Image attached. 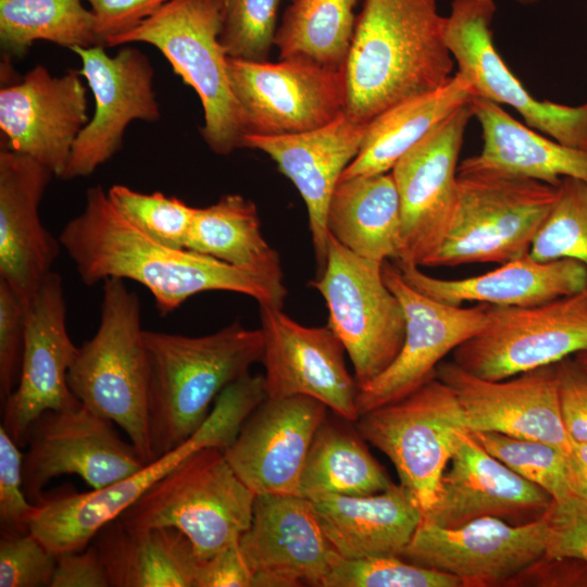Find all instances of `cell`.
Here are the masks:
<instances>
[{
    "instance_id": "obj_1",
    "label": "cell",
    "mask_w": 587,
    "mask_h": 587,
    "mask_svg": "<svg viewBox=\"0 0 587 587\" xmlns=\"http://www.w3.org/2000/svg\"><path fill=\"white\" fill-rule=\"evenodd\" d=\"M59 241L85 285L135 280L151 292L161 314L209 290L242 294L280 309L287 295L284 284L262 274L152 240L116 210L101 185L87 190L85 208L64 225Z\"/></svg>"
},
{
    "instance_id": "obj_2",
    "label": "cell",
    "mask_w": 587,
    "mask_h": 587,
    "mask_svg": "<svg viewBox=\"0 0 587 587\" xmlns=\"http://www.w3.org/2000/svg\"><path fill=\"white\" fill-rule=\"evenodd\" d=\"M437 0H363L345 64V113L367 125L454 74Z\"/></svg>"
},
{
    "instance_id": "obj_3",
    "label": "cell",
    "mask_w": 587,
    "mask_h": 587,
    "mask_svg": "<svg viewBox=\"0 0 587 587\" xmlns=\"http://www.w3.org/2000/svg\"><path fill=\"white\" fill-rule=\"evenodd\" d=\"M153 461L189 439L229 384L262 361L261 328L239 322L204 336L145 330Z\"/></svg>"
},
{
    "instance_id": "obj_4",
    "label": "cell",
    "mask_w": 587,
    "mask_h": 587,
    "mask_svg": "<svg viewBox=\"0 0 587 587\" xmlns=\"http://www.w3.org/2000/svg\"><path fill=\"white\" fill-rule=\"evenodd\" d=\"M265 398L261 374L241 376L217 396L208 417L189 439L136 473L89 492L42 496L30 520V533L55 554L86 549L101 527L189 455L207 447L225 450Z\"/></svg>"
},
{
    "instance_id": "obj_5",
    "label": "cell",
    "mask_w": 587,
    "mask_h": 587,
    "mask_svg": "<svg viewBox=\"0 0 587 587\" xmlns=\"http://www.w3.org/2000/svg\"><path fill=\"white\" fill-rule=\"evenodd\" d=\"M140 301L121 278H107L96 334L78 347L67 372L74 396L128 436L145 463L149 436V361Z\"/></svg>"
},
{
    "instance_id": "obj_6",
    "label": "cell",
    "mask_w": 587,
    "mask_h": 587,
    "mask_svg": "<svg viewBox=\"0 0 587 587\" xmlns=\"http://www.w3.org/2000/svg\"><path fill=\"white\" fill-rule=\"evenodd\" d=\"M223 9L224 0H171L136 27L109 39L104 47L143 42L161 51L173 71L199 96L203 140L214 153L227 155L242 148L248 129L220 40Z\"/></svg>"
},
{
    "instance_id": "obj_7",
    "label": "cell",
    "mask_w": 587,
    "mask_h": 587,
    "mask_svg": "<svg viewBox=\"0 0 587 587\" xmlns=\"http://www.w3.org/2000/svg\"><path fill=\"white\" fill-rule=\"evenodd\" d=\"M559 186L490 170L458 168V204L437 252L424 266L503 264L529 254Z\"/></svg>"
},
{
    "instance_id": "obj_8",
    "label": "cell",
    "mask_w": 587,
    "mask_h": 587,
    "mask_svg": "<svg viewBox=\"0 0 587 587\" xmlns=\"http://www.w3.org/2000/svg\"><path fill=\"white\" fill-rule=\"evenodd\" d=\"M257 495L238 477L224 451L189 455L117 517L134 528L173 527L199 560L238 544L250 526Z\"/></svg>"
},
{
    "instance_id": "obj_9",
    "label": "cell",
    "mask_w": 587,
    "mask_h": 587,
    "mask_svg": "<svg viewBox=\"0 0 587 587\" xmlns=\"http://www.w3.org/2000/svg\"><path fill=\"white\" fill-rule=\"evenodd\" d=\"M383 263L354 254L328 233L324 270L310 283L325 300L328 326L351 360L358 387L382 374L404 340L403 309L384 280Z\"/></svg>"
},
{
    "instance_id": "obj_10",
    "label": "cell",
    "mask_w": 587,
    "mask_h": 587,
    "mask_svg": "<svg viewBox=\"0 0 587 587\" xmlns=\"http://www.w3.org/2000/svg\"><path fill=\"white\" fill-rule=\"evenodd\" d=\"M355 427L394 464L424 514L450 462L455 435L467 429L454 391L437 376L407 396L360 415Z\"/></svg>"
},
{
    "instance_id": "obj_11",
    "label": "cell",
    "mask_w": 587,
    "mask_h": 587,
    "mask_svg": "<svg viewBox=\"0 0 587 587\" xmlns=\"http://www.w3.org/2000/svg\"><path fill=\"white\" fill-rule=\"evenodd\" d=\"M587 350V287L532 307L487 310L483 328L453 353L464 371L500 380Z\"/></svg>"
},
{
    "instance_id": "obj_12",
    "label": "cell",
    "mask_w": 587,
    "mask_h": 587,
    "mask_svg": "<svg viewBox=\"0 0 587 587\" xmlns=\"http://www.w3.org/2000/svg\"><path fill=\"white\" fill-rule=\"evenodd\" d=\"M228 74L248 134L302 133L326 125L345 110V67L304 59L228 58Z\"/></svg>"
},
{
    "instance_id": "obj_13",
    "label": "cell",
    "mask_w": 587,
    "mask_h": 587,
    "mask_svg": "<svg viewBox=\"0 0 587 587\" xmlns=\"http://www.w3.org/2000/svg\"><path fill=\"white\" fill-rule=\"evenodd\" d=\"M114 425L82 402L39 415L28 430L23 457V488L29 501L38 503L43 487L63 474H75L100 489L143 467L147 463Z\"/></svg>"
},
{
    "instance_id": "obj_14",
    "label": "cell",
    "mask_w": 587,
    "mask_h": 587,
    "mask_svg": "<svg viewBox=\"0 0 587 587\" xmlns=\"http://www.w3.org/2000/svg\"><path fill=\"white\" fill-rule=\"evenodd\" d=\"M495 0H453L446 16L445 36L458 73L475 96L513 108L528 127L552 139L587 149V103L570 107L537 100L509 70L498 53L491 33Z\"/></svg>"
},
{
    "instance_id": "obj_15",
    "label": "cell",
    "mask_w": 587,
    "mask_h": 587,
    "mask_svg": "<svg viewBox=\"0 0 587 587\" xmlns=\"http://www.w3.org/2000/svg\"><path fill=\"white\" fill-rule=\"evenodd\" d=\"M471 102L409 149L390 171L401 207L402 253L396 263L425 265L444 242L458 204V159Z\"/></svg>"
},
{
    "instance_id": "obj_16",
    "label": "cell",
    "mask_w": 587,
    "mask_h": 587,
    "mask_svg": "<svg viewBox=\"0 0 587 587\" xmlns=\"http://www.w3.org/2000/svg\"><path fill=\"white\" fill-rule=\"evenodd\" d=\"M547 535V515L525 524L487 516L454 528L422 517L399 557L454 575L463 587L505 586L545 555Z\"/></svg>"
},
{
    "instance_id": "obj_17",
    "label": "cell",
    "mask_w": 587,
    "mask_h": 587,
    "mask_svg": "<svg viewBox=\"0 0 587 587\" xmlns=\"http://www.w3.org/2000/svg\"><path fill=\"white\" fill-rule=\"evenodd\" d=\"M383 277L402 305L405 335L394 362L358 387L359 415L407 396L436 376L442 359L483 328L489 307L478 303L464 308L436 301L411 287L398 265L388 261L383 263Z\"/></svg>"
},
{
    "instance_id": "obj_18",
    "label": "cell",
    "mask_w": 587,
    "mask_h": 587,
    "mask_svg": "<svg viewBox=\"0 0 587 587\" xmlns=\"http://www.w3.org/2000/svg\"><path fill=\"white\" fill-rule=\"evenodd\" d=\"M80 59V75L95 98V112L79 133L62 179L92 174L123 145L130 122H155L161 117L149 58L134 47L121 48L109 55L104 46L74 48Z\"/></svg>"
},
{
    "instance_id": "obj_19",
    "label": "cell",
    "mask_w": 587,
    "mask_h": 587,
    "mask_svg": "<svg viewBox=\"0 0 587 587\" xmlns=\"http://www.w3.org/2000/svg\"><path fill=\"white\" fill-rule=\"evenodd\" d=\"M259 305L266 397L308 396L334 414L357 422L358 385L346 367V350L332 328L308 327L280 308Z\"/></svg>"
},
{
    "instance_id": "obj_20",
    "label": "cell",
    "mask_w": 587,
    "mask_h": 587,
    "mask_svg": "<svg viewBox=\"0 0 587 587\" xmlns=\"http://www.w3.org/2000/svg\"><path fill=\"white\" fill-rule=\"evenodd\" d=\"M80 73L53 76L37 64L20 80L2 83V147L33 158L62 178L85 125L87 90Z\"/></svg>"
},
{
    "instance_id": "obj_21",
    "label": "cell",
    "mask_w": 587,
    "mask_h": 587,
    "mask_svg": "<svg viewBox=\"0 0 587 587\" xmlns=\"http://www.w3.org/2000/svg\"><path fill=\"white\" fill-rule=\"evenodd\" d=\"M77 350L67 333L62 279L51 272L27 305L18 383L2 402L1 426L20 447L43 412L80 403L67 384Z\"/></svg>"
},
{
    "instance_id": "obj_22",
    "label": "cell",
    "mask_w": 587,
    "mask_h": 587,
    "mask_svg": "<svg viewBox=\"0 0 587 587\" xmlns=\"http://www.w3.org/2000/svg\"><path fill=\"white\" fill-rule=\"evenodd\" d=\"M436 376L454 391L469 430L540 440L567 454L572 450L574 440L560 412L555 364L489 380L441 361Z\"/></svg>"
},
{
    "instance_id": "obj_23",
    "label": "cell",
    "mask_w": 587,
    "mask_h": 587,
    "mask_svg": "<svg viewBox=\"0 0 587 587\" xmlns=\"http://www.w3.org/2000/svg\"><path fill=\"white\" fill-rule=\"evenodd\" d=\"M450 462L433 505L423 514L430 523L454 528L490 516L525 524L545 516L553 503L545 489L486 451L469 429L457 433Z\"/></svg>"
},
{
    "instance_id": "obj_24",
    "label": "cell",
    "mask_w": 587,
    "mask_h": 587,
    "mask_svg": "<svg viewBox=\"0 0 587 587\" xmlns=\"http://www.w3.org/2000/svg\"><path fill=\"white\" fill-rule=\"evenodd\" d=\"M327 409L308 396L266 397L246 419L224 454L257 496H298L309 448Z\"/></svg>"
},
{
    "instance_id": "obj_25",
    "label": "cell",
    "mask_w": 587,
    "mask_h": 587,
    "mask_svg": "<svg viewBox=\"0 0 587 587\" xmlns=\"http://www.w3.org/2000/svg\"><path fill=\"white\" fill-rule=\"evenodd\" d=\"M238 546L254 574L253 587H321L336 552L311 500L297 495H258Z\"/></svg>"
},
{
    "instance_id": "obj_26",
    "label": "cell",
    "mask_w": 587,
    "mask_h": 587,
    "mask_svg": "<svg viewBox=\"0 0 587 587\" xmlns=\"http://www.w3.org/2000/svg\"><path fill=\"white\" fill-rule=\"evenodd\" d=\"M366 127L342 111L332 122L311 130L247 134L242 139V148L266 153L303 199L319 274L326 263L329 202L344 171L360 150Z\"/></svg>"
},
{
    "instance_id": "obj_27",
    "label": "cell",
    "mask_w": 587,
    "mask_h": 587,
    "mask_svg": "<svg viewBox=\"0 0 587 587\" xmlns=\"http://www.w3.org/2000/svg\"><path fill=\"white\" fill-rule=\"evenodd\" d=\"M54 173L33 158L0 152V278L28 304L59 254L39 205Z\"/></svg>"
},
{
    "instance_id": "obj_28",
    "label": "cell",
    "mask_w": 587,
    "mask_h": 587,
    "mask_svg": "<svg viewBox=\"0 0 587 587\" xmlns=\"http://www.w3.org/2000/svg\"><path fill=\"white\" fill-rule=\"evenodd\" d=\"M414 289L441 303L478 302L496 307H532L587 287V267L572 259L537 261L529 254L488 273L462 279H440L417 265L396 263Z\"/></svg>"
},
{
    "instance_id": "obj_29",
    "label": "cell",
    "mask_w": 587,
    "mask_h": 587,
    "mask_svg": "<svg viewBox=\"0 0 587 587\" xmlns=\"http://www.w3.org/2000/svg\"><path fill=\"white\" fill-rule=\"evenodd\" d=\"M311 502L329 545L347 559L399 557L423 517L401 484L373 495L325 496Z\"/></svg>"
},
{
    "instance_id": "obj_30",
    "label": "cell",
    "mask_w": 587,
    "mask_h": 587,
    "mask_svg": "<svg viewBox=\"0 0 587 587\" xmlns=\"http://www.w3.org/2000/svg\"><path fill=\"white\" fill-rule=\"evenodd\" d=\"M473 117L482 127L483 148L459 170H490L559 186L562 178L587 182V149L549 139L514 120L500 104L475 97Z\"/></svg>"
},
{
    "instance_id": "obj_31",
    "label": "cell",
    "mask_w": 587,
    "mask_h": 587,
    "mask_svg": "<svg viewBox=\"0 0 587 587\" xmlns=\"http://www.w3.org/2000/svg\"><path fill=\"white\" fill-rule=\"evenodd\" d=\"M92 544L111 587H195L200 560L176 528H134L115 517Z\"/></svg>"
},
{
    "instance_id": "obj_32",
    "label": "cell",
    "mask_w": 587,
    "mask_h": 587,
    "mask_svg": "<svg viewBox=\"0 0 587 587\" xmlns=\"http://www.w3.org/2000/svg\"><path fill=\"white\" fill-rule=\"evenodd\" d=\"M401 207L391 172L341 179L332 196L327 229L364 259L398 262L402 253Z\"/></svg>"
},
{
    "instance_id": "obj_33",
    "label": "cell",
    "mask_w": 587,
    "mask_h": 587,
    "mask_svg": "<svg viewBox=\"0 0 587 587\" xmlns=\"http://www.w3.org/2000/svg\"><path fill=\"white\" fill-rule=\"evenodd\" d=\"M475 97L472 85L457 72L441 87L383 112L367 124L360 150L340 180L390 172L409 149Z\"/></svg>"
},
{
    "instance_id": "obj_34",
    "label": "cell",
    "mask_w": 587,
    "mask_h": 587,
    "mask_svg": "<svg viewBox=\"0 0 587 587\" xmlns=\"http://www.w3.org/2000/svg\"><path fill=\"white\" fill-rule=\"evenodd\" d=\"M337 415L324 419L309 448L299 480L298 496H367L395 483L372 455L357 427Z\"/></svg>"
},
{
    "instance_id": "obj_35",
    "label": "cell",
    "mask_w": 587,
    "mask_h": 587,
    "mask_svg": "<svg viewBox=\"0 0 587 587\" xmlns=\"http://www.w3.org/2000/svg\"><path fill=\"white\" fill-rule=\"evenodd\" d=\"M186 249L284 284L278 253L262 236L258 209L241 195L197 208Z\"/></svg>"
},
{
    "instance_id": "obj_36",
    "label": "cell",
    "mask_w": 587,
    "mask_h": 587,
    "mask_svg": "<svg viewBox=\"0 0 587 587\" xmlns=\"http://www.w3.org/2000/svg\"><path fill=\"white\" fill-rule=\"evenodd\" d=\"M84 1L0 0L3 59L23 58L38 40L70 50L99 45L95 15Z\"/></svg>"
},
{
    "instance_id": "obj_37",
    "label": "cell",
    "mask_w": 587,
    "mask_h": 587,
    "mask_svg": "<svg viewBox=\"0 0 587 587\" xmlns=\"http://www.w3.org/2000/svg\"><path fill=\"white\" fill-rule=\"evenodd\" d=\"M359 0H296L285 11L275 36L280 59H304L345 67Z\"/></svg>"
},
{
    "instance_id": "obj_38",
    "label": "cell",
    "mask_w": 587,
    "mask_h": 587,
    "mask_svg": "<svg viewBox=\"0 0 587 587\" xmlns=\"http://www.w3.org/2000/svg\"><path fill=\"white\" fill-rule=\"evenodd\" d=\"M472 437L491 455L526 480L561 501L573 495L567 453L550 444L494 432H472Z\"/></svg>"
},
{
    "instance_id": "obj_39",
    "label": "cell",
    "mask_w": 587,
    "mask_h": 587,
    "mask_svg": "<svg viewBox=\"0 0 587 587\" xmlns=\"http://www.w3.org/2000/svg\"><path fill=\"white\" fill-rule=\"evenodd\" d=\"M537 261L572 259L587 267V182L565 177L529 250Z\"/></svg>"
},
{
    "instance_id": "obj_40",
    "label": "cell",
    "mask_w": 587,
    "mask_h": 587,
    "mask_svg": "<svg viewBox=\"0 0 587 587\" xmlns=\"http://www.w3.org/2000/svg\"><path fill=\"white\" fill-rule=\"evenodd\" d=\"M107 193L116 210L147 237L171 248H186L197 208L176 197L143 193L124 185H113Z\"/></svg>"
},
{
    "instance_id": "obj_41",
    "label": "cell",
    "mask_w": 587,
    "mask_h": 587,
    "mask_svg": "<svg viewBox=\"0 0 587 587\" xmlns=\"http://www.w3.org/2000/svg\"><path fill=\"white\" fill-rule=\"evenodd\" d=\"M321 587H463V584L454 575L400 557L347 559L335 552Z\"/></svg>"
},
{
    "instance_id": "obj_42",
    "label": "cell",
    "mask_w": 587,
    "mask_h": 587,
    "mask_svg": "<svg viewBox=\"0 0 587 587\" xmlns=\"http://www.w3.org/2000/svg\"><path fill=\"white\" fill-rule=\"evenodd\" d=\"M280 0H224L221 43L230 59L266 61Z\"/></svg>"
},
{
    "instance_id": "obj_43",
    "label": "cell",
    "mask_w": 587,
    "mask_h": 587,
    "mask_svg": "<svg viewBox=\"0 0 587 587\" xmlns=\"http://www.w3.org/2000/svg\"><path fill=\"white\" fill-rule=\"evenodd\" d=\"M57 554L32 533L0 540V587H51Z\"/></svg>"
},
{
    "instance_id": "obj_44",
    "label": "cell",
    "mask_w": 587,
    "mask_h": 587,
    "mask_svg": "<svg viewBox=\"0 0 587 587\" xmlns=\"http://www.w3.org/2000/svg\"><path fill=\"white\" fill-rule=\"evenodd\" d=\"M20 446L0 426V529L3 536L30 533V520L37 505L23 488V457Z\"/></svg>"
},
{
    "instance_id": "obj_45",
    "label": "cell",
    "mask_w": 587,
    "mask_h": 587,
    "mask_svg": "<svg viewBox=\"0 0 587 587\" xmlns=\"http://www.w3.org/2000/svg\"><path fill=\"white\" fill-rule=\"evenodd\" d=\"M27 303L0 278V398L15 389L22 365Z\"/></svg>"
},
{
    "instance_id": "obj_46",
    "label": "cell",
    "mask_w": 587,
    "mask_h": 587,
    "mask_svg": "<svg viewBox=\"0 0 587 587\" xmlns=\"http://www.w3.org/2000/svg\"><path fill=\"white\" fill-rule=\"evenodd\" d=\"M545 557L575 558L587 562V500L571 495L553 501L547 512Z\"/></svg>"
},
{
    "instance_id": "obj_47",
    "label": "cell",
    "mask_w": 587,
    "mask_h": 587,
    "mask_svg": "<svg viewBox=\"0 0 587 587\" xmlns=\"http://www.w3.org/2000/svg\"><path fill=\"white\" fill-rule=\"evenodd\" d=\"M557 379L561 417L576 442H587V371L567 357L558 363Z\"/></svg>"
},
{
    "instance_id": "obj_48",
    "label": "cell",
    "mask_w": 587,
    "mask_h": 587,
    "mask_svg": "<svg viewBox=\"0 0 587 587\" xmlns=\"http://www.w3.org/2000/svg\"><path fill=\"white\" fill-rule=\"evenodd\" d=\"M171 0H85L96 18L99 45L129 29L154 14Z\"/></svg>"
},
{
    "instance_id": "obj_49",
    "label": "cell",
    "mask_w": 587,
    "mask_h": 587,
    "mask_svg": "<svg viewBox=\"0 0 587 587\" xmlns=\"http://www.w3.org/2000/svg\"><path fill=\"white\" fill-rule=\"evenodd\" d=\"M254 574L238 544L199 561L195 587H253Z\"/></svg>"
},
{
    "instance_id": "obj_50",
    "label": "cell",
    "mask_w": 587,
    "mask_h": 587,
    "mask_svg": "<svg viewBox=\"0 0 587 587\" xmlns=\"http://www.w3.org/2000/svg\"><path fill=\"white\" fill-rule=\"evenodd\" d=\"M505 586L587 587V562L544 555Z\"/></svg>"
},
{
    "instance_id": "obj_51",
    "label": "cell",
    "mask_w": 587,
    "mask_h": 587,
    "mask_svg": "<svg viewBox=\"0 0 587 587\" xmlns=\"http://www.w3.org/2000/svg\"><path fill=\"white\" fill-rule=\"evenodd\" d=\"M51 587H111L96 546L57 554Z\"/></svg>"
},
{
    "instance_id": "obj_52",
    "label": "cell",
    "mask_w": 587,
    "mask_h": 587,
    "mask_svg": "<svg viewBox=\"0 0 587 587\" xmlns=\"http://www.w3.org/2000/svg\"><path fill=\"white\" fill-rule=\"evenodd\" d=\"M567 461L572 491L587 500V442L574 441Z\"/></svg>"
},
{
    "instance_id": "obj_53",
    "label": "cell",
    "mask_w": 587,
    "mask_h": 587,
    "mask_svg": "<svg viewBox=\"0 0 587 587\" xmlns=\"http://www.w3.org/2000/svg\"><path fill=\"white\" fill-rule=\"evenodd\" d=\"M574 359L587 371V350L575 354Z\"/></svg>"
},
{
    "instance_id": "obj_54",
    "label": "cell",
    "mask_w": 587,
    "mask_h": 587,
    "mask_svg": "<svg viewBox=\"0 0 587 587\" xmlns=\"http://www.w3.org/2000/svg\"><path fill=\"white\" fill-rule=\"evenodd\" d=\"M519 4L522 5H532L537 3L539 0H515Z\"/></svg>"
},
{
    "instance_id": "obj_55",
    "label": "cell",
    "mask_w": 587,
    "mask_h": 587,
    "mask_svg": "<svg viewBox=\"0 0 587 587\" xmlns=\"http://www.w3.org/2000/svg\"><path fill=\"white\" fill-rule=\"evenodd\" d=\"M289 1H290V2H294V1H296V0H289Z\"/></svg>"
}]
</instances>
